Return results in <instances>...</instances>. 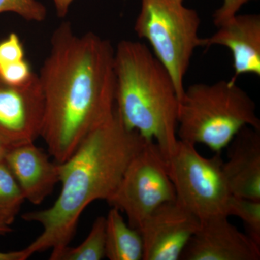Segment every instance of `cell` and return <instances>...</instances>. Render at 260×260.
Segmentation results:
<instances>
[{"label": "cell", "instance_id": "6da1fadb", "mask_svg": "<svg viewBox=\"0 0 260 260\" xmlns=\"http://www.w3.org/2000/svg\"><path fill=\"white\" fill-rule=\"evenodd\" d=\"M115 48L93 32L64 22L54 30L39 78L44 97L41 137L58 164L115 109Z\"/></svg>", "mask_w": 260, "mask_h": 260}, {"label": "cell", "instance_id": "7a4b0ae2", "mask_svg": "<svg viewBox=\"0 0 260 260\" xmlns=\"http://www.w3.org/2000/svg\"><path fill=\"white\" fill-rule=\"evenodd\" d=\"M147 140L124 125L115 107L112 115L59 164L61 190L52 206L22 215L25 221L37 222L44 229L25 248L29 255L52 249L49 259L59 260L74 238L84 210L95 200L107 201L114 194Z\"/></svg>", "mask_w": 260, "mask_h": 260}, {"label": "cell", "instance_id": "3957f363", "mask_svg": "<svg viewBox=\"0 0 260 260\" xmlns=\"http://www.w3.org/2000/svg\"><path fill=\"white\" fill-rule=\"evenodd\" d=\"M115 107L121 121L153 140L169 160L178 142L179 97L172 76L143 43L122 40L114 54Z\"/></svg>", "mask_w": 260, "mask_h": 260}, {"label": "cell", "instance_id": "277c9868", "mask_svg": "<svg viewBox=\"0 0 260 260\" xmlns=\"http://www.w3.org/2000/svg\"><path fill=\"white\" fill-rule=\"evenodd\" d=\"M237 80L196 83L179 101L178 139L221 153L245 126L260 129L255 103Z\"/></svg>", "mask_w": 260, "mask_h": 260}, {"label": "cell", "instance_id": "5b68a950", "mask_svg": "<svg viewBox=\"0 0 260 260\" xmlns=\"http://www.w3.org/2000/svg\"><path fill=\"white\" fill-rule=\"evenodd\" d=\"M184 0H141L135 32L149 43L156 56L172 76L178 97L184 91V78L198 47L201 25L198 12L187 8Z\"/></svg>", "mask_w": 260, "mask_h": 260}, {"label": "cell", "instance_id": "8992f818", "mask_svg": "<svg viewBox=\"0 0 260 260\" xmlns=\"http://www.w3.org/2000/svg\"><path fill=\"white\" fill-rule=\"evenodd\" d=\"M223 162L221 153L205 158L194 145L180 140L168 160L176 201L200 220L226 215L227 204L232 194L224 177Z\"/></svg>", "mask_w": 260, "mask_h": 260}, {"label": "cell", "instance_id": "52a82bcc", "mask_svg": "<svg viewBox=\"0 0 260 260\" xmlns=\"http://www.w3.org/2000/svg\"><path fill=\"white\" fill-rule=\"evenodd\" d=\"M175 200L167 160L156 143L148 140L130 162L107 202L126 214L130 227L138 229L154 210Z\"/></svg>", "mask_w": 260, "mask_h": 260}, {"label": "cell", "instance_id": "ba28073f", "mask_svg": "<svg viewBox=\"0 0 260 260\" xmlns=\"http://www.w3.org/2000/svg\"><path fill=\"white\" fill-rule=\"evenodd\" d=\"M44 97L38 74L28 83L12 85L0 76V140L7 148L34 143L41 137Z\"/></svg>", "mask_w": 260, "mask_h": 260}, {"label": "cell", "instance_id": "9c48e42d", "mask_svg": "<svg viewBox=\"0 0 260 260\" xmlns=\"http://www.w3.org/2000/svg\"><path fill=\"white\" fill-rule=\"evenodd\" d=\"M201 220L178 203L168 202L145 219L138 230L143 239V260H179Z\"/></svg>", "mask_w": 260, "mask_h": 260}, {"label": "cell", "instance_id": "30bf717a", "mask_svg": "<svg viewBox=\"0 0 260 260\" xmlns=\"http://www.w3.org/2000/svg\"><path fill=\"white\" fill-rule=\"evenodd\" d=\"M181 260H259L260 246L224 215L201 220Z\"/></svg>", "mask_w": 260, "mask_h": 260}, {"label": "cell", "instance_id": "8fae6325", "mask_svg": "<svg viewBox=\"0 0 260 260\" xmlns=\"http://www.w3.org/2000/svg\"><path fill=\"white\" fill-rule=\"evenodd\" d=\"M211 37L203 39V47L222 46L232 53L234 75L260 76V15L237 14L217 27Z\"/></svg>", "mask_w": 260, "mask_h": 260}, {"label": "cell", "instance_id": "7c38bea8", "mask_svg": "<svg viewBox=\"0 0 260 260\" xmlns=\"http://www.w3.org/2000/svg\"><path fill=\"white\" fill-rule=\"evenodd\" d=\"M227 148L223 172L231 194L260 201V129L245 126Z\"/></svg>", "mask_w": 260, "mask_h": 260}, {"label": "cell", "instance_id": "4fadbf2b", "mask_svg": "<svg viewBox=\"0 0 260 260\" xmlns=\"http://www.w3.org/2000/svg\"><path fill=\"white\" fill-rule=\"evenodd\" d=\"M5 162L23 191L32 204H41L59 182V164L49 160L42 149L34 143L8 150Z\"/></svg>", "mask_w": 260, "mask_h": 260}, {"label": "cell", "instance_id": "5bb4252c", "mask_svg": "<svg viewBox=\"0 0 260 260\" xmlns=\"http://www.w3.org/2000/svg\"><path fill=\"white\" fill-rule=\"evenodd\" d=\"M143 254L139 230L130 227L120 211L112 208L106 217V257L110 260H143Z\"/></svg>", "mask_w": 260, "mask_h": 260}, {"label": "cell", "instance_id": "9a60e30c", "mask_svg": "<svg viewBox=\"0 0 260 260\" xmlns=\"http://www.w3.org/2000/svg\"><path fill=\"white\" fill-rule=\"evenodd\" d=\"M25 199L13 173L5 160L0 162V223H14Z\"/></svg>", "mask_w": 260, "mask_h": 260}, {"label": "cell", "instance_id": "2e32d148", "mask_svg": "<svg viewBox=\"0 0 260 260\" xmlns=\"http://www.w3.org/2000/svg\"><path fill=\"white\" fill-rule=\"evenodd\" d=\"M105 251L106 217L100 216L85 241L77 247L67 246L59 260H101L106 257Z\"/></svg>", "mask_w": 260, "mask_h": 260}, {"label": "cell", "instance_id": "e0dca14e", "mask_svg": "<svg viewBox=\"0 0 260 260\" xmlns=\"http://www.w3.org/2000/svg\"><path fill=\"white\" fill-rule=\"evenodd\" d=\"M226 215L242 220L246 234L260 246V201L232 195L226 207Z\"/></svg>", "mask_w": 260, "mask_h": 260}, {"label": "cell", "instance_id": "ac0fdd59", "mask_svg": "<svg viewBox=\"0 0 260 260\" xmlns=\"http://www.w3.org/2000/svg\"><path fill=\"white\" fill-rule=\"evenodd\" d=\"M15 13L24 20L41 22L47 18V8L37 0H0V13Z\"/></svg>", "mask_w": 260, "mask_h": 260}, {"label": "cell", "instance_id": "d6986e66", "mask_svg": "<svg viewBox=\"0 0 260 260\" xmlns=\"http://www.w3.org/2000/svg\"><path fill=\"white\" fill-rule=\"evenodd\" d=\"M25 59V50L18 34L11 32L0 42V68Z\"/></svg>", "mask_w": 260, "mask_h": 260}, {"label": "cell", "instance_id": "ffe728a7", "mask_svg": "<svg viewBox=\"0 0 260 260\" xmlns=\"http://www.w3.org/2000/svg\"><path fill=\"white\" fill-rule=\"evenodd\" d=\"M251 1L253 0H223L221 6L213 14V22L215 26L218 27L238 14V12L244 5Z\"/></svg>", "mask_w": 260, "mask_h": 260}, {"label": "cell", "instance_id": "44dd1931", "mask_svg": "<svg viewBox=\"0 0 260 260\" xmlns=\"http://www.w3.org/2000/svg\"><path fill=\"white\" fill-rule=\"evenodd\" d=\"M30 256L25 249L23 250L8 252L0 251V260H25L28 259Z\"/></svg>", "mask_w": 260, "mask_h": 260}, {"label": "cell", "instance_id": "7402d4cb", "mask_svg": "<svg viewBox=\"0 0 260 260\" xmlns=\"http://www.w3.org/2000/svg\"><path fill=\"white\" fill-rule=\"evenodd\" d=\"M55 6L56 14L59 18H64L69 11L70 5L74 0H52Z\"/></svg>", "mask_w": 260, "mask_h": 260}, {"label": "cell", "instance_id": "603a6c76", "mask_svg": "<svg viewBox=\"0 0 260 260\" xmlns=\"http://www.w3.org/2000/svg\"><path fill=\"white\" fill-rule=\"evenodd\" d=\"M8 150H9V149L7 148L6 145L0 140V162L5 160V156H6Z\"/></svg>", "mask_w": 260, "mask_h": 260}, {"label": "cell", "instance_id": "cb8c5ba5", "mask_svg": "<svg viewBox=\"0 0 260 260\" xmlns=\"http://www.w3.org/2000/svg\"><path fill=\"white\" fill-rule=\"evenodd\" d=\"M13 232L11 227L9 225H5V224L0 223V236L6 235L9 233Z\"/></svg>", "mask_w": 260, "mask_h": 260}]
</instances>
